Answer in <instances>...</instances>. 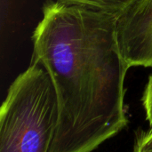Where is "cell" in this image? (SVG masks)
<instances>
[{"label": "cell", "mask_w": 152, "mask_h": 152, "mask_svg": "<svg viewBox=\"0 0 152 152\" xmlns=\"http://www.w3.org/2000/svg\"><path fill=\"white\" fill-rule=\"evenodd\" d=\"M133 152H152V126L137 133Z\"/></svg>", "instance_id": "cell-5"}, {"label": "cell", "mask_w": 152, "mask_h": 152, "mask_svg": "<svg viewBox=\"0 0 152 152\" xmlns=\"http://www.w3.org/2000/svg\"><path fill=\"white\" fill-rule=\"evenodd\" d=\"M118 15L47 1L32 35V61L48 72L58 101L50 152H92L128 124L125 78L130 69L118 38Z\"/></svg>", "instance_id": "cell-1"}, {"label": "cell", "mask_w": 152, "mask_h": 152, "mask_svg": "<svg viewBox=\"0 0 152 152\" xmlns=\"http://www.w3.org/2000/svg\"><path fill=\"white\" fill-rule=\"evenodd\" d=\"M117 29L129 68H152V0H134L118 15Z\"/></svg>", "instance_id": "cell-3"}, {"label": "cell", "mask_w": 152, "mask_h": 152, "mask_svg": "<svg viewBox=\"0 0 152 152\" xmlns=\"http://www.w3.org/2000/svg\"><path fill=\"white\" fill-rule=\"evenodd\" d=\"M70 4L80 5L119 14L126 9L134 0H59Z\"/></svg>", "instance_id": "cell-4"}, {"label": "cell", "mask_w": 152, "mask_h": 152, "mask_svg": "<svg viewBox=\"0 0 152 152\" xmlns=\"http://www.w3.org/2000/svg\"><path fill=\"white\" fill-rule=\"evenodd\" d=\"M58 101L46 69L37 61L12 82L0 110V152H50Z\"/></svg>", "instance_id": "cell-2"}]
</instances>
